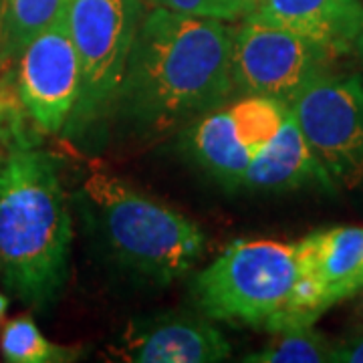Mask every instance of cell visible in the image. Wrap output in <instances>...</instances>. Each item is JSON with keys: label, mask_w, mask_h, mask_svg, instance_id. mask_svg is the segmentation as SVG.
Returning a JSON list of instances; mask_svg holds the SVG:
<instances>
[{"label": "cell", "mask_w": 363, "mask_h": 363, "mask_svg": "<svg viewBox=\"0 0 363 363\" xmlns=\"http://www.w3.org/2000/svg\"><path fill=\"white\" fill-rule=\"evenodd\" d=\"M234 30L218 18L154 6L142 16L116 111L140 130H169L234 93Z\"/></svg>", "instance_id": "cell-1"}, {"label": "cell", "mask_w": 363, "mask_h": 363, "mask_svg": "<svg viewBox=\"0 0 363 363\" xmlns=\"http://www.w3.org/2000/svg\"><path fill=\"white\" fill-rule=\"evenodd\" d=\"M73 240L71 216L51 154L14 147L0 162V272L23 303L49 309L61 295Z\"/></svg>", "instance_id": "cell-2"}, {"label": "cell", "mask_w": 363, "mask_h": 363, "mask_svg": "<svg viewBox=\"0 0 363 363\" xmlns=\"http://www.w3.org/2000/svg\"><path fill=\"white\" fill-rule=\"evenodd\" d=\"M83 196L107 250L125 271L147 283L172 285L204 255L206 236L194 220L113 174L93 169Z\"/></svg>", "instance_id": "cell-3"}, {"label": "cell", "mask_w": 363, "mask_h": 363, "mask_svg": "<svg viewBox=\"0 0 363 363\" xmlns=\"http://www.w3.org/2000/svg\"><path fill=\"white\" fill-rule=\"evenodd\" d=\"M297 281L295 242L236 240L190 285L200 315L210 321L277 333Z\"/></svg>", "instance_id": "cell-4"}, {"label": "cell", "mask_w": 363, "mask_h": 363, "mask_svg": "<svg viewBox=\"0 0 363 363\" xmlns=\"http://www.w3.org/2000/svg\"><path fill=\"white\" fill-rule=\"evenodd\" d=\"M143 0H67L65 21L81 67V91L67 131L91 130L116 111Z\"/></svg>", "instance_id": "cell-5"}, {"label": "cell", "mask_w": 363, "mask_h": 363, "mask_svg": "<svg viewBox=\"0 0 363 363\" xmlns=\"http://www.w3.org/2000/svg\"><path fill=\"white\" fill-rule=\"evenodd\" d=\"M335 59L311 40L247 14L234 28V91L291 105L315 79L331 73Z\"/></svg>", "instance_id": "cell-6"}, {"label": "cell", "mask_w": 363, "mask_h": 363, "mask_svg": "<svg viewBox=\"0 0 363 363\" xmlns=\"http://www.w3.org/2000/svg\"><path fill=\"white\" fill-rule=\"evenodd\" d=\"M291 109L333 186L363 192V79L327 73Z\"/></svg>", "instance_id": "cell-7"}, {"label": "cell", "mask_w": 363, "mask_h": 363, "mask_svg": "<svg viewBox=\"0 0 363 363\" xmlns=\"http://www.w3.org/2000/svg\"><path fill=\"white\" fill-rule=\"evenodd\" d=\"M297 281L279 331L309 327L363 286V226H331L295 242ZM277 331V333H279Z\"/></svg>", "instance_id": "cell-8"}, {"label": "cell", "mask_w": 363, "mask_h": 363, "mask_svg": "<svg viewBox=\"0 0 363 363\" xmlns=\"http://www.w3.org/2000/svg\"><path fill=\"white\" fill-rule=\"evenodd\" d=\"M79 91L81 67L63 13L16 57V95L40 131L61 133Z\"/></svg>", "instance_id": "cell-9"}, {"label": "cell", "mask_w": 363, "mask_h": 363, "mask_svg": "<svg viewBox=\"0 0 363 363\" xmlns=\"http://www.w3.org/2000/svg\"><path fill=\"white\" fill-rule=\"evenodd\" d=\"M230 353V343L208 317L168 313L133 321L117 357L131 363H214Z\"/></svg>", "instance_id": "cell-10"}, {"label": "cell", "mask_w": 363, "mask_h": 363, "mask_svg": "<svg viewBox=\"0 0 363 363\" xmlns=\"http://www.w3.org/2000/svg\"><path fill=\"white\" fill-rule=\"evenodd\" d=\"M250 14L311 40L337 59L355 49L363 26L362 0H260Z\"/></svg>", "instance_id": "cell-11"}, {"label": "cell", "mask_w": 363, "mask_h": 363, "mask_svg": "<svg viewBox=\"0 0 363 363\" xmlns=\"http://www.w3.org/2000/svg\"><path fill=\"white\" fill-rule=\"evenodd\" d=\"M307 186H319L331 192L335 190L291 109L277 138L248 164L238 188L279 194Z\"/></svg>", "instance_id": "cell-12"}, {"label": "cell", "mask_w": 363, "mask_h": 363, "mask_svg": "<svg viewBox=\"0 0 363 363\" xmlns=\"http://www.w3.org/2000/svg\"><path fill=\"white\" fill-rule=\"evenodd\" d=\"M180 143L186 156L208 176L220 182L228 190H238L252 156L240 142L228 105H220L192 119L182 133Z\"/></svg>", "instance_id": "cell-13"}, {"label": "cell", "mask_w": 363, "mask_h": 363, "mask_svg": "<svg viewBox=\"0 0 363 363\" xmlns=\"http://www.w3.org/2000/svg\"><path fill=\"white\" fill-rule=\"evenodd\" d=\"M67 0H4L0 11V63L16 59L30 40L65 13Z\"/></svg>", "instance_id": "cell-14"}, {"label": "cell", "mask_w": 363, "mask_h": 363, "mask_svg": "<svg viewBox=\"0 0 363 363\" xmlns=\"http://www.w3.org/2000/svg\"><path fill=\"white\" fill-rule=\"evenodd\" d=\"M262 350L248 353L242 362L250 363H327L333 362L335 345L313 325L272 333Z\"/></svg>", "instance_id": "cell-15"}, {"label": "cell", "mask_w": 363, "mask_h": 363, "mask_svg": "<svg viewBox=\"0 0 363 363\" xmlns=\"http://www.w3.org/2000/svg\"><path fill=\"white\" fill-rule=\"evenodd\" d=\"M0 353L11 363H61L77 359V351L55 345L40 333L30 315L14 317L0 333Z\"/></svg>", "instance_id": "cell-16"}, {"label": "cell", "mask_w": 363, "mask_h": 363, "mask_svg": "<svg viewBox=\"0 0 363 363\" xmlns=\"http://www.w3.org/2000/svg\"><path fill=\"white\" fill-rule=\"evenodd\" d=\"M154 6H162L174 13L192 14V16H206L218 21H234L240 18L238 11L230 0H147Z\"/></svg>", "instance_id": "cell-17"}, {"label": "cell", "mask_w": 363, "mask_h": 363, "mask_svg": "<svg viewBox=\"0 0 363 363\" xmlns=\"http://www.w3.org/2000/svg\"><path fill=\"white\" fill-rule=\"evenodd\" d=\"M333 362L363 363V333H355L353 337L339 341L337 345H335Z\"/></svg>", "instance_id": "cell-18"}, {"label": "cell", "mask_w": 363, "mask_h": 363, "mask_svg": "<svg viewBox=\"0 0 363 363\" xmlns=\"http://www.w3.org/2000/svg\"><path fill=\"white\" fill-rule=\"evenodd\" d=\"M355 303H353V321L357 327V333H363V286L353 295Z\"/></svg>", "instance_id": "cell-19"}, {"label": "cell", "mask_w": 363, "mask_h": 363, "mask_svg": "<svg viewBox=\"0 0 363 363\" xmlns=\"http://www.w3.org/2000/svg\"><path fill=\"white\" fill-rule=\"evenodd\" d=\"M230 2H233V6L238 11L240 16H247L259 6L260 0H230Z\"/></svg>", "instance_id": "cell-20"}, {"label": "cell", "mask_w": 363, "mask_h": 363, "mask_svg": "<svg viewBox=\"0 0 363 363\" xmlns=\"http://www.w3.org/2000/svg\"><path fill=\"white\" fill-rule=\"evenodd\" d=\"M6 309H9V297L4 293H0V323H2V319L6 315Z\"/></svg>", "instance_id": "cell-21"}, {"label": "cell", "mask_w": 363, "mask_h": 363, "mask_svg": "<svg viewBox=\"0 0 363 363\" xmlns=\"http://www.w3.org/2000/svg\"><path fill=\"white\" fill-rule=\"evenodd\" d=\"M355 51L359 55V59H362L363 63V26L362 30H359V35H357V40H355Z\"/></svg>", "instance_id": "cell-22"}, {"label": "cell", "mask_w": 363, "mask_h": 363, "mask_svg": "<svg viewBox=\"0 0 363 363\" xmlns=\"http://www.w3.org/2000/svg\"><path fill=\"white\" fill-rule=\"evenodd\" d=\"M0 11H2V0H0Z\"/></svg>", "instance_id": "cell-23"}, {"label": "cell", "mask_w": 363, "mask_h": 363, "mask_svg": "<svg viewBox=\"0 0 363 363\" xmlns=\"http://www.w3.org/2000/svg\"><path fill=\"white\" fill-rule=\"evenodd\" d=\"M362 2H363V0H362Z\"/></svg>", "instance_id": "cell-24"}]
</instances>
